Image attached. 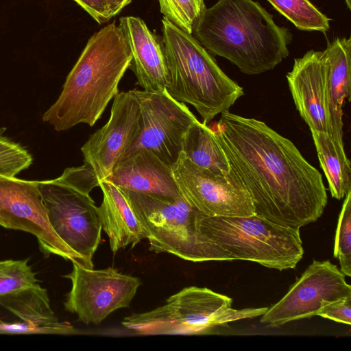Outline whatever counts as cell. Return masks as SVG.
<instances>
[{
	"mask_svg": "<svg viewBox=\"0 0 351 351\" xmlns=\"http://www.w3.org/2000/svg\"><path fill=\"white\" fill-rule=\"evenodd\" d=\"M72 263L71 272L64 276L72 286L64 306L86 324H99L114 311L128 307L141 285L139 278L113 267L93 269Z\"/></svg>",
	"mask_w": 351,
	"mask_h": 351,
	"instance_id": "cell-11",
	"label": "cell"
},
{
	"mask_svg": "<svg viewBox=\"0 0 351 351\" xmlns=\"http://www.w3.org/2000/svg\"><path fill=\"white\" fill-rule=\"evenodd\" d=\"M160 12L169 21L193 34L200 16L206 8L204 0H158Z\"/></svg>",
	"mask_w": 351,
	"mask_h": 351,
	"instance_id": "cell-25",
	"label": "cell"
},
{
	"mask_svg": "<svg viewBox=\"0 0 351 351\" xmlns=\"http://www.w3.org/2000/svg\"><path fill=\"white\" fill-rule=\"evenodd\" d=\"M182 152L194 164L219 173L231 171L228 160L213 131L199 121L184 136Z\"/></svg>",
	"mask_w": 351,
	"mask_h": 351,
	"instance_id": "cell-21",
	"label": "cell"
},
{
	"mask_svg": "<svg viewBox=\"0 0 351 351\" xmlns=\"http://www.w3.org/2000/svg\"><path fill=\"white\" fill-rule=\"evenodd\" d=\"M193 34L204 48L247 75L274 69L289 56L292 40L289 30L254 0H218L204 9Z\"/></svg>",
	"mask_w": 351,
	"mask_h": 351,
	"instance_id": "cell-2",
	"label": "cell"
},
{
	"mask_svg": "<svg viewBox=\"0 0 351 351\" xmlns=\"http://www.w3.org/2000/svg\"><path fill=\"white\" fill-rule=\"evenodd\" d=\"M86 11L98 23L109 21L106 0H73Z\"/></svg>",
	"mask_w": 351,
	"mask_h": 351,
	"instance_id": "cell-30",
	"label": "cell"
},
{
	"mask_svg": "<svg viewBox=\"0 0 351 351\" xmlns=\"http://www.w3.org/2000/svg\"><path fill=\"white\" fill-rule=\"evenodd\" d=\"M174 179L185 200L210 217H242L255 214L251 197L232 170L219 173L192 162L181 152L171 166Z\"/></svg>",
	"mask_w": 351,
	"mask_h": 351,
	"instance_id": "cell-9",
	"label": "cell"
},
{
	"mask_svg": "<svg viewBox=\"0 0 351 351\" xmlns=\"http://www.w3.org/2000/svg\"><path fill=\"white\" fill-rule=\"evenodd\" d=\"M99 186L103 193V201L97 207L101 228L109 238L110 249L115 253L121 248H132L148 233L144 228L123 192L114 184L102 180Z\"/></svg>",
	"mask_w": 351,
	"mask_h": 351,
	"instance_id": "cell-18",
	"label": "cell"
},
{
	"mask_svg": "<svg viewBox=\"0 0 351 351\" xmlns=\"http://www.w3.org/2000/svg\"><path fill=\"white\" fill-rule=\"evenodd\" d=\"M298 29L326 32L330 19L322 13L310 0H267Z\"/></svg>",
	"mask_w": 351,
	"mask_h": 351,
	"instance_id": "cell-23",
	"label": "cell"
},
{
	"mask_svg": "<svg viewBox=\"0 0 351 351\" xmlns=\"http://www.w3.org/2000/svg\"><path fill=\"white\" fill-rule=\"evenodd\" d=\"M133 90L140 106L142 127L121 159L146 149L171 166L182 152L184 134L197 119L184 103L174 99L166 90Z\"/></svg>",
	"mask_w": 351,
	"mask_h": 351,
	"instance_id": "cell-12",
	"label": "cell"
},
{
	"mask_svg": "<svg viewBox=\"0 0 351 351\" xmlns=\"http://www.w3.org/2000/svg\"><path fill=\"white\" fill-rule=\"evenodd\" d=\"M0 226L31 233L45 252L93 269L94 266L66 245L53 230L38 181L0 175Z\"/></svg>",
	"mask_w": 351,
	"mask_h": 351,
	"instance_id": "cell-10",
	"label": "cell"
},
{
	"mask_svg": "<svg viewBox=\"0 0 351 351\" xmlns=\"http://www.w3.org/2000/svg\"><path fill=\"white\" fill-rule=\"evenodd\" d=\"M255 214L294 229L316 221L328 201L322 176L265 122L226 112L210 127Z\"/></svg>",
	"mask_w": 351,
	"mask_h": 351,
	"instance_id": "cell-1",
	"label": "cell"
},
{
	"mask_svg": "<svg viewBox=\"0 0 351 351\" xmlns=\"http://www.w3.org/2000/svg\"><path fill=\"white\" fill-rule=\"evenodd\" d=\"M99 184L94 173L84 165L65 169L56 179L38 181L53 230L92 266L102 228L97 207L90 193Z\"/></svg>",
	"mask_w": 351,
	"mask_h": 351,
	"instance_id": "cell-7",
	"label": "cell"
},
{
	"mask_svg": "<svg viewBox=\"0 0 351 351\" xmlns=\"http://www.w3.org/2000/svg\"><path fill=\"white\" fill-rule=\"evenodd\" d=\"M131 1L132 0H106L108 19L119 14Z\"/></svg>",
	"mask_w": 351,
	"mask_h": 351,
	"instance_id": "cell-31",
	"label": "cell"
},
{
	"mask_svg": "<svg viewBox=\"0 0 351 351\" xmlns=\"http://www.w3.org/2000/svg\"><path fill=\"white\" fill-rule=\"evenodd\" d=\"M232 299L206 287H187L152 311L125 317L122 325L138 335H207L239 319L261 316L267 307L234 309Z\"/></svg>",
	"mask_w": 351,
	"mask_h": 351,
	"instance_id": "cell-6",
	"label": "cell"
},
{
	"mask_svg": "<svg viewBox=\"0 0 351 351\" xmlns=\"http://www.w3.org/2000/svg\"><path fill=\"white\" fill-rule=\"evenodd\" d=\"M79 331L68 322L31 324L23 322L8 323L0 320V334L9 335H77Z\"/></svg>",
	"mask_w": 351,
	"mask_h": 351,
	"instance_id": "cell-28",
	"label": "cell"
},
{
	"mask_svg": "<svg viewBox=\"0 0 351 351\" xmlns=\"http://www.w3.org/2000/svg\"><path fill=\"white\" fill-rule=\"evenodd\" d=\"M332 197L341 199L351 191V166L343 145L328 134L311 130Z\"/></svg>",
	"mask_w": 351,
	"mask_h": 351,
	"instance_id": "cell-20",
	"label": "cell"
},
{
	"mask_svg": "<svg viewBox=\"0 0 351 351\" xmlns=\"http://www.w3.org/2000/svg\"><path fill=\"white\" fill-rule=\"evenodd\" d=\"M5 128H0V175L14 177L29 167L33 157L21 144L5 135Z\"/></svg>",
	"mask_w": 351,
	"mask_h": 351,
	"instance_id": "cell-27",
	"label": "cell"
},
{
	"mask_svg": "<svg viewBox=\"0 0 351 351\" xmlns=\"http://www.w3.org/2000/svg\"><path fill=\"white\" fill-rule=\"evenodd\" d=\"M347 7L349 10H351V0H345Z\"/></svg>",
	"mask_w": 351,
	"mask_h": 351,
	"instance_id": "cell-32",
	"label": "cell"
},
{
	"mask_svg": "<svg viewBox=\"0 0 351 351\" xmlns=\"http://www.w3.org/2000/svg\"><path fill=\"white\" fill-rule=\"evenodd\" d=\"M346 276L330 261L313 263L276 304L267 308L260 322L269 327L317 315L324 305L351 298Z\"/></svg>",
	"mask_w": 351,
	"mask_h": 351,
	"instance_id": "cell-13",
	"label": "cell"
},
{
	"mask_svg": "<svg viewBox=\"0 0 351 351\" xmlns=\"http://www.w3.org/2000/svg\"><path fill=\"white\" fill-rule=\"evenodd\" d=\"M132 60L119 25L113 22L95 32L68 74L58 98L43 114V121L58 132L80 123L93 126L119 93V84Z\"/></svg>",
	"mask_w": 351,
	"mask_h": 351,
	"instance_id": "cell-3",
	"label": "cell"
},
{
	"mask_svg": "<svg viewBox=\"0 0 351 351\" xmlns=\"http://www.w3.org/2000/svg\"><path fill=\"white\" fill-rule=\"evenodd\" d=\"M329 62L325 52L310 50L294 59L286 77L295 106L310 130L332 136L328 105Z\"/></svg>",
	"mask_w": 351,
	"mask_h": 351,
	"instance_id": "cell-15",
	"label": "cell"
},
{
	"mask_svg": "<svg viewBox=\"0 0 351 351\" xmlns=\"http://www.w3.org/2000/svg\"><path fill=\"white\" fill-rule=\"evenodd\" d=\"M324 51L330 66L328 91L332 136L343 145V105L345 99L350 101L351 92V38H337Z\"/></svg>",
	"mask_w": 351,
	"mask_h": 351,
	"instance_id": "cell-19",
	"label": "cell"
},
{
	"mask_svg": "<svg viewBox=\"0 0 351 351\" xmlns=\"http://www.w3.org/2000/svg\"><path fill=\"white\" fill-rule=\"evenodd\" d=\"M0 306L27 324L59 322L51 307L47 290L39 284L16 292L2 300Z\"/></svg>",
	"mask_w": 351,
	"mask_h": 351,
	"instance_id": "cell-22",
	"label": "cell"
},
{
	"mask_svg": "<svg viewBox=\"0 0 351 351\" xmlns=\"http://www.w3.org/2000/svg\"><path fill=\"white\" fill-rule=\"evenodd\" d=\"M119 26L132 53L130 67L136 77V84L148 92L165 90L168 72L162 45L157 37L138 17H122Z\"/></svg>",
	"mask_w": 351,
	"mask_h": 351,
	"instance_id": "cell-17",
	"label": "cell"
},
{
	"mask_svg": "<svg viewBox=\"0 0 351 351\" xmlns=\"http://www.w3.org/2000/svg\"><path fill=\"white\" fill-rule=\"evenodd\" d=\"M105 181L121 189L171 199L181 196L171 165L149 149L137 150L118 162Z\"/></svg>",
	"mask_w": 351,
	"mask_h": 351,
	"instance_id": "cell-16",
	"label": "cell"
},
{
	"mask_svg": "<svg viewBox=\"0 0 351 351\" xmlns=\"http://www.w3.org/2000/svg\"><path fill=\"white\" fill-rule=\"evenodd\" d=\"M198 230L208 261H249L282 271L294 269L304 255L300 229L256 214L210 217L200 213Z\"/></svg>",
	"mask_w": 351,
	"mask_h": 351,
	"instance_id": "cell-5",
	"label": "cell"
},
{
	"mask_svg": "<svg viewBox=\"0 0 351 351\" xmlns=\"http://www.w3.org/2000/svg\"><path fill=\"white\" fill-rule=\"evenodd\" d=\"M317 315L339 323L351 324V298L341 299L322 306Z\"/></svg>",
	"mask_w": 351,
	"mask_h": 351,
	"instance_id": "cell-29",
	"label": "cell"
},
{
	"mask_svg": "<svg viewBox=\"0 0 351 351\" xmlns=\"http://www.w3.org/2000/svg\"><path fill=\"white\" fill-rule=\"evenodd\" d=\"M141 127L140 106L134 90L118 93L108 122L90 135L81 148L84 164L99 182L111 174L138 136Z\"/></svg>",
	"mask_w": 351,
	"mask_h": 351,
	"instance_id": "cell-14",
	"label": "cell"
},
{
	"mask_svg": "<svg viewBox=\"0 0 351 351\" xmlns=\"http://www.w3.org/2000/svg\"><path fill=\"white\" fill-rule=\"evenodd\" d=\"M121 190L147 231L149 250L171 254L193 262L208 261L198 231L201 212L182 195L178 199H171Z\"/></svg>",
	"mask_w": 351,
	"mask_h": 351,
	"instance_id": "cell-8",
	"label": "cell"
},
{
	"mask_svg": "<svg viewBox=\"0 0 351 351\" xmlns=\"http://www.w3.org/2000/svg\"><path fill=\"white\" fill-rule=\"evenodd\" d=\"M38 284L28 259L0 261V302L21 289Z\"/></svg>",
	"mask_w": 351,
	"mask_h": 351,
	"instance_id": "cell-24",
	"label": "cell"
},
{
	"mask_svg": "<svg viewBox=\"0 0 351 351\" xmlns=\"http://www.w3.org/2000/svg\"><path fill=\"white\" fill-rule=\"evenodd\" d=\"M162 45L168 72L165 90L174 99L192 105L204 123L228 112L244 95L215 59L191 34L166 17L162 20Z\"/></svg>",
	"mask_w": 351,
	"mask_h": 351,
	"instance_id": "cell-4",
	"label": "cell"
},
{
	"mask_svg": "<svg viewBox=\"0 0 351 351\" xmlns=\"http://www.w3.org/2000/svg\"><path fill=\"white\" fill-rule=\"evenodd\" d=\"M333 255L338 258L340 270L351 276V191L345 199L339 215L336 229Z\"/></svg>",
	"mask_w": 351,
	"mask_h": 351,
	"instance_id": "cell-26",
	"label": "cell"
}]
</instances>
